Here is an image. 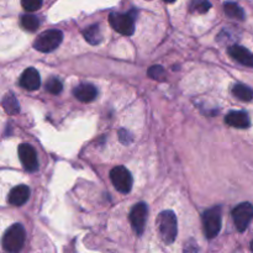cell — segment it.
<instances>
[{"label":"cell","instance_id":"obj_13","mask_svg":"<svg viewBox=\"0 0 253 253\" xmlns=\"http://www.w3.org/2000/svg\"><path fill=\"white\" fill-rule=\"evenodd\" d=\"M227 52L239 63L244 64L246 67H253V53L247 48H245V47L235 44V46L230 47Z\"/></svg>","mask_w":253,"mask_h":253},{"label":"cell","instance_id":"obj_4","mask_svg":"<svg viewBox=\"0 0 253 253\" xmlns=\"http://www.w3.org/2000/svg\"><path fill=\"white\" fill-rule=\"evenodd\" d=\"M63 40V34L59 30H48L44 31L35 40L34 47L40 52H52L59 47Z\"/></svg>","mask_w":253,"mask_h":253},{"label":"cell","instance_id":"obj_22","mask_svg":"<svg viewBox=\"0 0 253 253\" xmlns=\"http://www.w3.org/2000/svg\"><path fill=\"white\" fill-rule=\"evenodd\" d=\"M147 74L151 77V78L155 79V81H163L166 76L165 69H163V67L161 66H152L150 69H148Z\"/></svg>","mask_w":253,"mask_h":253},{"label":"cell","instance_id":"obj_19","mask_svg":"<svg viewBox=\"0 0 253 253\" xmlns=\"http://www.w3.org/2000/svg\"><path fill=\"white\" fill-rule=\"evenodd\" d=\"M21 26L27 31H36L40 26V21L35 15L25 14L21 16Z\"/></svg>","mask_w":253,"mask_h":253},{"label":"cell","instance_id":"obj_6","mask_svg":"<svg viewBox=\"0 0 253 253\" xmlns=\"http://www.w3.org/2000/svg\"><path fill=\"white\" fill-rule=\"evenodd\" d=\"M110 179L115 189L123 194H127L132 189V175L123 166H118L111 169Z\"/></svg>","mask_w":253,"mask_h":253},{"label":"cell","instance_id":"obj_26","mask_svg":"<svg viewBox=\"0 0 253 253\" xmlns=\"http://www.w3.org/2000/svg\"><path fill=\"white\" fill-rule=\"evenodd\" d=\"M165 1H166V2H174L175 0H165Z\"/></svg>","mask_w":253,"mask_h":253},{"label":"cell","instance_id":"obj_3","mask_svg":"<svg viewBox=\"0 0 253 253\" xmlns=\"http://www.w3.org/2000/svg\"><path fill=\"white\" fill-rule=\"evenodd\" d=\"M221 208L214 207L204 211V214H203V227H204V234L207 239L211 240L216 237L221 230Z\"/></svg>","mask_w":253,"mask_h":253},{"label":"cell","instance_id":"obj_24","mask_svg":"<svg viewBox=\"0 0 253 253\" xmlns=\"http://www.w3.org/2000/svg\"><path fill=\"white\" fill-rule=\"evenodd\" d=\"M184 253H199V247L195 244L194 240H190V241L185 244Z\"/></svg>","mask_w":253,"mask_h":253},{"label":"cell","instance_id":"obj_21","mask_svg":"<svg viewBox=\"0 0 253 253\" xmlns=\"http://www.w3.org/2000/svg\"><path fill=\"white\" fill-rule=\"evenodd\" d=\"M62 89H63V84H62V82L59 81L58 78H56V77H52V78H49L48 81L46 82V90L49 91L51 94H53V95H58L62 91Z\"/></svg>","mask_w":253,"mask_h":253},{"label":"cell","instance_id":"obj_1","mask_svg":"<svg viewBox=\"0 0 253 253\" xmlns=\"http://www.w3.org/2000/svg\"><path fill=\"white\" fill-rule=\"evenodd\" d=\"M157 227L161 239L166 245H170L175 241L178 234V224L177 216L172 210H166L158 215Z\"/></svg>","mask_w":253,"mask_h":253},{"label":"cell","instance_id":"obj_9","mask_svg":"<svg viewBox=\"0 0 253 253\" xmlns=\"http://www.w3.org/2000/svg\"><path fill=\"white\" fill-rule=\"evenodd\" d=\"M19 157L22 166L27 172L32 173L39 169V160L35 148L29 143H21L19 146Z\"/></svg>","mask_w":253,"mask_h":253},{"label":"cell","instance_id":"obj_7","mask_svg":"<svg viewBox=\"0 0 253 253\" xmlns=\"http://www.w3.org/2000/svg\"><path fill=\"white\" fill-rule=\"evenodd\" d=\"M235 226L240 232H244L253 220V205L251 203H241L232 210Z\"/></svg>","mask_w":253,"mask_h":253},{"label":"cell","instance_id":"obj_23","mask_svg":"<svg viewBox=\"0 0 253 253\" xmlns=\"http://www.w3.org/2000/svg\"><path fill=\"white\" fill-rule=\"evenodd\" d=\"M21 5L26 11L32 12L42 6V0H21Z\"/></svg>","mask_w":253,"mask_h":253},{"label":"cell","instance_id":"obj_12","mask_svg":"<svg viewBox=\"0 0 253 253\" xmlns=\"http://www.w3.org/2000/svg\"><path fill=\"white\" fill-rule=\"evenodd\" d=\"M29 197L30 189L27 185H16V187H14L10 190L7 202L11 205H15V207H21V205H24L29 200Z\"/></svg>","mask_w":253,"mask_h":253},{"label":"cell","instance_id":"obj_5","mask_svg":"<svg viewBox=\"0 0 253 253\" xmlns=\"http://www.w3.org/2000/svg\"><path fill=\"white\" fill-rule=\"evenodd\" d=\"M109 22L116 32L125 36H131L135 32V17L130 12L120 14V12H111L109 15Z\"/></svg>","mask_w":253,"mask_h":253},{"label":"cell","instance_id":"obj_17","mask_svg":"<svg viewBox=\"0 0 253 253\" xmlns=\"http://www.w3.org/2000/svg\"><path fill=\"white\" fill-rule=\"evenodd\" d=\"M232 94L242 101H250L253 99V90L245 84H235L232 88Z\"/></svg>","mask_w":253,"mask_h":253},{"label":"cell","instance_id":"obj_16","mask_svg":"<svg viewBox=\"0 0 253 253\" xmlns=\"http://www.w3.org/2000/svg\"><path fill=\"white\" fill-rule=\"evenodd\" d=\"M224 10L225 14L227 15L231 19H236V20H245V11L239 4L232 1H227L224 4Z\"/></svg>","mask_w":253,"mask_h":253},{"label":"cell","instance_id":"obj_20","mask_svg":"<svg viewBox=\"0 0 253 253\" xmlns=\"http://www.w3.org/2000/svg\"><path fill=\"white\" fill-rule=\"evenodd\" d=\"M211 7L209 0H193L190 4V11L194 14H205Z\"/></svg>","mask_w":253,"mask_h":253},{"label":"cell","instance_id":"obj_10","mask_svg":"<svg viewBox=\"0 0 253 253\" xmlns=\"http://www.w3.org/2000/svg\"><path fill=\"white\" fill-rule=\"evenodd\" d=\"M20 85L26 90H37L41 85V77L37 69L32 67L25 69L24 73L20 77Z\"/></svg>","mask_w":253,"mask_h":253},{"label":"cell","instance_id":"obj_27","mask_svg":"<svg viewBox=\"0 0 253 253\" xmlns=\"http://www.w3.org/2000/svg\"><path fill=\"white\" fill-rule=\"evenodd\" d=\"M251 251L253 252V241L251 242Z\"/></svg>","mask_w":253,"mask_h":253},{"label":"cell","instance_id":"obj_2","mask_svg":"<svg viewBox=\"0 0 253 253\" xmlns=\"http://www.w3.org/2000/svg\"><path fill=\"white\" fill-rule=\"evenodd\" d=\"M26 239V232L21 224H14L5 231L2 236V249L7 253H19Z\"/></svg>","mask_w":253,"mask_h":253},{"label":"cell","instance_id":"obj_25","mask_svg":"<svg viewBox=\"0 0 253 253\" xmlns=\"http://www.w3.org/2000/svg\"><path fill=\"white\" fill-rule=\"evenodd\" d=\"M119 140L121 141V142L124 143V145H128V143L131 142V140H132V138H131V135H130V132H128L127 130H120L119 131Z\"/></svg>","mask_w":253,"mask_h":253},{"label":"cell","instance_id":"obj_15","mask_svg":"<svg viewBox=\"0 0 253 253\" xmlns=\"http://www.w3.org/2000/svg\"><path fill=\"white\" fill-rule=\"evenodd\" d=\"M84 39L86 42L90 44H99L101 42V34H100V26L99 25H93V26L86 27L83 31Z\"/></svg>","mask_w":253,"mask_h":253},{"label":"cell","instance_id":"obj_14","mask_svg":"<svg viewBox=\"0 0 253 253\" xmlns=\"http://www.w3.org/2000/svg\"><path fill=\"white\" fill-rule=\"evenodd\" d=\"M225 123L236 128H247L251 125L250 116L245 111H230L225 116Z\"/></svg>","mask_w":253,"mask_h":253},{"label":"cell","instance_id":"obj_8","mask_svg":"<svg viewBox=\"0 0 253 253\" xmlns=\"http://www.w3.org/2000/svg\"><path fill=\"white\" fill-rule=\"evenodd\" d=\"M148 208L145 203H137L130 211V222L137 235H142L147 220Z\"/></svg>","mask_w":253,"mask_h":253},{"label":"cell","instance_id":"obj_18","mask_svg":"<svg viewBox=\"0 0 253 253\" xmlns=\"http://www.w3.org/2000/svg\"><path fill=\"white\" fill-rule=\"evenodd\" d=\"M2 106H4L5 111L7 114H11V115L20 113V105L17 103L16 98L14 96V94H6L4 96V99H2Z\"/></svg>","mask_w":253,"mask_h":253},{"label":"cell","instance_id":"obj_11","mask_svg":"<svg viewBox=\"0 0 253 253\" xmlns=\"http://www.w3.org/2000/svg\"><path fill=\"white\" fill-rule=\"evenodd\" d=\"M73 94L82 103H90V101H93L96 98L98 90H96V88L93 84L82 83L74 88Z\"/></svg>","mask_w":253,"mask_h":253}]
</instances>
